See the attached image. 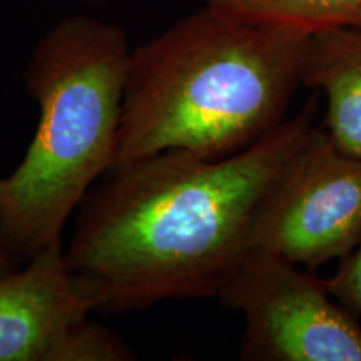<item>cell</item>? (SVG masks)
<instances>
[{
	"label": "cell",
	"instance_id": "obj_1",
	"mask_svg": "<svg viewBox=\"0 0 361 361\" xmlns=\"http://www.w3.org/2000/svg\"><path fill=\"white\" fill-rule=\"evenodd\" d=\"M318 97L238 154L164 151L111 171L79 207L66 258L96 311L216 298L256 211L314 126Z\"/></svg>",
	"mask_w": 361,
	"mask_h": 361
},
{
	"label": "cell",
	"instance_id": "obj_2",
	"mask_svg": "<svg viewBox=\"0 0 361 361\" xmlns=\"http://www.w3.org/2000/svg\"><path fill=\"white\" fill-rule=\"evenodd\" d=\"M311 32L204 4L133 49L114 169L164 151L219 159L288 119Z\"/></svg>",
	"mask_w": 361,
	"mask_h": 361
},
{
	"label": "cell",
	"instance_id": "obj_3",
	"mask_svg": "<svg viewBox=\"0 0 361 361\" xmlns=\"http://www.w3.org/2000/svg\"><path fill=\"white\" fill-rule=\"evenodd\" d=\"M130 56L123 27L85 13L56 22L30 52L24 82L37 128L0 178V236L17 261L62 241L92 184L114 168Z\"/></svg>",
	"mask_w": 361,
	"mask_h": 361
},
{
	"label": "cell",
	"instance_id": "obj_4",
	"mask_svg": "<svg viewBox=\"0 0 361 361\" xmlns=\"http://www.w3.org/2000/svg\"><path fill=\"white\" fill-rule=\"evenodd\" d=\"M218 300L245 318L246 361H361L358 316L322 279L283 256L247 247L226 274Z\"/></svg>",
	"mask_w": 361,
	"mask_h": 361
},
{
	"label": "cell",
	"instance_id": "obj_5",
	"mask_svg": "<svg viewBox=\"0 0 361 361\" xmlns=\"http://www.w3.org/2000/svg\"><path fill=\"white\" fill-rule=\"evenodd\" d=\"M360 239L361 159L314 124L266 191L250 247L314 269L338 263Z\"/></svg>",
	"mask_w": 361,
	"mask_h": 361
},
{
	"label": "cell",
	"instance_id": "obj_6",
	"mask_svg": "<svg viewBox=\"0 0 361 361\" xmlns=\"http://www.w3.org/2000/svg\"><path fill=\"white\" fill-rule=\"evenodd\" d=\"M94 305L62 241L0 274V361H128L123 338L92 322Z\"/></svg>",
	"mask_w": 361,
	"mask_h": 361
},
{
	"label": "cell",
	"instance_id": "obj_7",
	"mask_svg": "<svg viewBox=\"0 0 361 361\" xmlns=\"http://www.w3.org/2000/svg\"><path fill=\"white\" fill-rule=\"evenodd\" d=\"M303 87L326 97L323 128L341 151L361 159V25L311 32Z\"/></svg>",
	"mask_w": 361,
	"mask_h": 361
},
{
	"label": "cell",
	"instance_id": "obj_8",
	"mask_svg": "<svg viewBox=\"0 0 361 361\" xmlns=\"http://www.w3.org/2000/svg\"><path fill=\"white\" fill-rule=\"evenodd\" d=\"M202 4L310 32L323 27L361 25V0H202Z\"/></svg>",
	"mask_w": 361,
	"mask_h": 361
},
{
	"label": "cell",
	"instance_id": "obj_9",
	"mask_svg": "<svg viewBox=\"0 0 361 361\" xmlns=\"http://www.w3.org/2000/svg\"><path fill=\"white\" fill-rule=\"evenodd\" d=\"M331 295L351 313L361 318V239L345 258L338 261L331 278H326Z\"/></svg>",
	"mask_w": 361,
	"mask_h": 361
},
{
	"label": "cell",
	"instance_id": "obj_10",
	"mask_svg": "<svg viewBox=\"0 0 361 361\" xmlns=\"http://www.w3.org/2000/svg\"><path fill=\"white\" fill-rule=\"evenodd\" d=\"M16 268H19L16 256L12 255L6 245V241L0 236V274L8 273V271H13Z\"/></svg>",
	"mask_w": 361,
	"mask_h": 361
},
{
	"label": "cell",
	"instance_id": "obj_11",
	"mask_svg": "<svg viewBox=\"0 0 361 361\" xmlns=\"http://www.w3.org/2000/svg\"><path fill=\"white\" fill-rule=\"evenodd\" d=\"M82 2H89V4H109V2H121V0H82Z\"/></svg>",
	"mask_w": 361,
	"mask_h": 361
}]
</instances>
